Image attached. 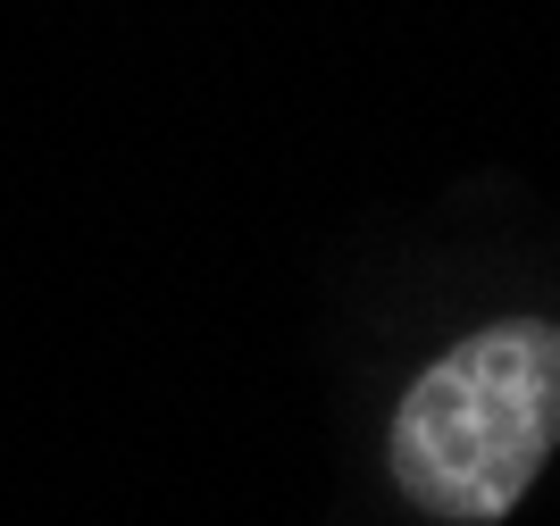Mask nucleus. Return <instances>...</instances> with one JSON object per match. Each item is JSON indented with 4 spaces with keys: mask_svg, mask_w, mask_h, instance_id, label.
<instances>
[{
    "mask_svg": "<svg viewBox=\"0 0 560 526\" xmlns=\"http://www.w3.org/2000/svg\"><path fill=\"white\" fill-rule=\"evenodd\" d=\"M560 443V326L511 318L452 343L394 410V477L435 518H502Z\"/></svg>",
    "mask_w": 560,
    "mask_h": 526,
    "instance_id": "f257e3e1",
    "label": "nucleus"
}]
</instances>
